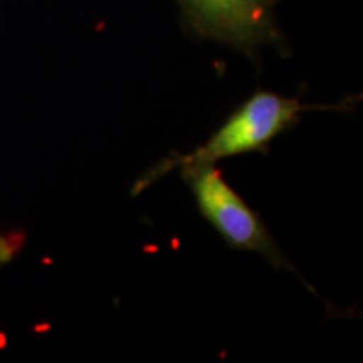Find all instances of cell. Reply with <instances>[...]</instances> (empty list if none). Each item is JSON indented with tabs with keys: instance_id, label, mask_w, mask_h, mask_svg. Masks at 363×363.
I'll return each mask as SVG.
<instances>
[{
	"instance_id": "cell-1",
	"label": "cell",
	"mask_w": 363,
	"mask_h": 363,
	"mask_svg": "<svg viewBox=\"0 0 363 363\" xmlns=\"http://www.w3.org/2000/svg\"><path fill=\"white\" fill-rule=\"evenodd\" d=\"M347 103L340 104H303L298 98L283 96L271 91H257L247 98L238 110L230 113L208 140L194 152L184 155H169L145 172L135 182L131 195L142 190L169 174L170 170L184 169L190 165H214L216 162L251 152H262L276 136L298 125L299 118L308 110H347Z\"/></svg>"
},
{
	"instance_id": "cell-2",
	"label": "cell",
	"mask_w": 363,
	"mask_h": 363,
	"mask_svg": "<svg viewBox=\"0 0 363 363\" xmlns=\"http://www.w3.org/2000/svg\"><path fill=\"white\" fill-rule=\"evenodd\" d=\"M180 172L192 190L201 214L230 247L261 254L271 266L299 276L261 216L227 184L216 165H190Z\"/></svg>"
},
{
	"instance_id": "cell-3",
	"label": "cell",
	"mask_w": 363,
	"mask_h": 363,
	"mask_svg": "<svg viewBox=\"0 0 363 363\" xmlns=\"http://www.w3.org/2000/svg\"><path fill=\"white\" fill-rule=\"evenodd\" d=\"M279 0H177L182 26L194 38L256 57L262 48L284 49L276 21Z\"/></svg>"
}]
</instances>
